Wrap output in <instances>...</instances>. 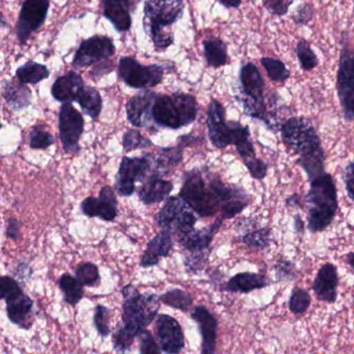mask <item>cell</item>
I'll return each instance as SVG.
<instances>
[{
    "label": "cell",
    "mask_w": 354,
    "mask_h": 354,
    "mask_svg": "<svg viewBox=\"0 0 354 354\" xmlns=\"http://www.w3.org/2000/svg\"><path fill=\"white\" fill-rule=\"evenodd\" d=\"M345 262L347 263L348 266L354 270V252H349L345 256Z\"/></svg>",
    "instance_id": "56"
},
{
    "label": "cell",
    "mask_w": 354,
    "mask_h": 354,
    "mask_svg": "<svg viewBox=\"0 0 354 354\" xmlns=\"http://www.w3.org/2000/svg\"><path fill=\"white\" fill-rule=\"evenodd\" d=\"M50 76L48 68L34 61L26 62L16 70V77L24 84H38Z\"/></svg>",
    "instance_id": "33"
},
{
    "label": "cell",
    "mask_w": 354,
    "mask_h": 354,
    "mask_svg": "<svg viewBox=\"0 0 354 354\" xmlns=\"http://www.w3.org/2000/svg\"><path fill=\"white\" fill-rule=\"evenodd\" d=\"M204 45V55L207 65L209 67L218 69L227 65V46L225 41L219 38H209L203 42Z\"/></svg>",
    "instance_id": "30"
},
{
    "label": "cell",
    "mask_w": 354,
    "mask_h": 354,
    "mask_svg": "<svg viewBox=\"0 0 354 354\" xmlns=\"http://www.w3.org/2000/svg\"><path fill=\"white\" fill-rule=\"evenodd\" d=\"M304 205H306V198H302L299 194H292L291 196L286 200V206L291 207V208L294 209H299V210H302L304 209Z\"/></svg>",
    "instance_id": "52"
},
{
    "label": "cell",
    "mask_w": 354,
    "mask_h": 354,
    "mask_svg": "<svg viewBox=\"0 0 354 354\" xmlns=\"http://www.w3.org/2000/svg\"><path fill=\"white\" fill-rule=\"evenodd\" d=\"M140 352L142 354L161 353L162 349L157 345L152 333L148 330L142 331L140 335Z\"/></svg>",
    "instance_id": "48"
},
{
    "label": "cell",
    "mask_w": 354,
    "mask_h": 354,
    "mask_svg": "<svg viewBox=\"0 0 354 354\" xmlns=\"http://www.w3.org/2000/svg\"><path fill=\"white\" fill-rule=\"evenodd\" d=\"M158 95L152 91L144 90L129 99L126 105V113L131 125L147 129L152 128L155 124L152 117L153 104Z\"/></svg>",
    "instance_id": "15"
},
{
    "label": "cell",
    "mask_w": 354,
    "mask_h": 354,
    "mask_svg": "<svg viewBox=\"0 0 354 354\" xmlns=\"http://www.w3.org/2000/svg\"><path fill=\"white\" fill-rule=\"evenodd\" d=\"M184 13V0H145L144 26L155 50L163 51L174 44L171 28L181 19Z\"/></svg>",
    "instance_id": "4"
},
{
    "label": "cell",
    "mask_w": 354,
    "mask_h": 354,
    "mask_svg": "<svg viewBox=\"0 0 354 354\" xmlns=\"http://www.w3.org/2000/svg\"><path fill=\"white\" fill-rule=\"evenodd\" d=\"M223 219L219 218L209 227H204L202 230H192L187 235L179 238L178 241L182 246L190 252H205L210 248L213 236L216 233L217 230L223 223Z\"/></svg>",
    "instance_id": "29"
},
{
    "label": "cell",
    "mask_w": 354,
    "mask_h": 354,
    "mask_svg": "<svg viewBox=\"0 0 354 354\" xmlns=\"http://www.w3.org/2000/svg\"><path fill=\"white\" fill-rule=\"evenodd\" d=\"M102 15L117 32H127L132 26L131 13L136 9V0H100Z\"/></svg>",
    "instance_id": "20"
},
{
    "label": "cell",
    "mask_w": 354,
    "mask_h": 354,
    "mask_svg": "<svg viewBox=\"0 0 354 354\" xmlns=\"http://www.w3.org/2000/svg\"><path fill=\"white\" fill-rule=\"evenodd\" d=\"M94 324L101 337H105L111 333L109 329V308L98 304L95 308Z\"/></svg>",
    "instance_id": "45"
},
{
    "label": "cell",
    "mask_w": 354,
    "mask_h": 354,
    "mask_svg": "<svg viewBox=\"0 0 354 354\" xmlns=\"http://www.w3.org/2000/svg\"><path fill=\"white\" fill-rule=\"evenodd\" d=\"M343 181L348 198L354 202V159L350 160L344 169Z\"/></svg>",
    "instance_id": "50"
},
{
    "label": "cell",
    "mask_w": 354,
    "mask_h": 354,
    "mask_svg": "<svg viewBox=\"0 0 354 354\" xmlns=\"http://www.w3.org/2000/svg\"><path fill=\"white\" fill-rule=\"evenodd\" d=\"M231 127L230 142L236 147L238 154L241 157L252 179L262 181L266 178L268 165L257 156L254 142L250 138V127L242 125L239 122L229 121Z\"/></svg>",
    "instance_id": "8"
},
{
    "label": "cell",
    "mask_w": 354,
    "mask_h": 354,
    "mask_svg": "<svg viewBox=\"0 0 354 354\" xmlns=\"http://www.w3.org/2000/svg\"><path fill=\"white\" fill-rule=\"evenodd\" d=\"M180 196L201 217L213 216L229 203L250 198L245 190L237 186L227 185L218 177L211 178L207 184L198 171L190 174L186 178Z\"/></svg>",
    "instance_id": "2"
},
{
    "label": "cell",
    "mask_w": 354,
    "mask_h": 354,
    "mask_svg": "<svg viewBox=\"0 0 354 354\" xmlns=\"http://www.w3.org/2000/svg\"><path fill=\"white\" fill-rule=\"evenodd\" d=\"M117 73L129 88L148 90L162 82L165 68L157 64L142 65L133 57H122L118 63Z\"/></svg>",
    "instance_id": "7"
},
{
    "label": "cell",
    "mask_w": 354,
    "mask_h": 354,
    "mask_svg": "<svg viewBox=\"0 0 354 354\" xmlns=\"http://www.w3.org/2000/svg\"><path fill=\"white\" fill-rule=\"evenodd\" d=\"M20 223L18 219L11 217L8 219L7 236L12 239H17L19 238Z\"/></svg>",
    "instance_id": "51"
},
{
    "label": "cell",
    "mask_w": 354,
    "mask_h": 354,
    "mask_svg": "<svg viewBox=\"0 0 354 354\" xmlns=\"http://www.w3.org/2000/svg\"><path fill=\"white\" fill-rule=\"evenodd\" d=\"M152 142L136 129H129L123 136V147L126 152H131L136 149H146L152 146Z\"/></svg>",
    "instance_id": "42"
},
{
    "label": "cell",
    "mask_w": 354,
    "mask_h": 354,
    "mask_svg": "<svg viewBox=\"0 0 354 354\" xmlns=\"http://www.w3.org/2000/svg\"><path fill=\"white\" fill-rule=\"evenodd\" d=\"M159 346L165 353H179L183 349V331L178 321L169 315H159L156 323Z\"/></svg>",
    "instance_id": "18"
},
{
    "label": "cell",
    "mask_w": 354,
    "mask_h": 354,
    "mask_svg": "<svg viewBox=\"0 0 354 354\" xmlns=\"http://www.w3.org/2000/svg\"><path fill=\"white\" fill-rule=\"evenodd\" d=\"M295 55L304 71L310 72L319 65L318 57L306 39H300L295 47Z\"/></svg>",
    "instance_id": "36"
},
{
    "label": "cell",
    "mask_w": 354,
    "mask_h": 354,
    "mask_svg": "<svg viewBox=\"0 0 354 354\" xmlns=\"http://www.w3.org/2000/svg\"><path fill=\"white\" fill-rule=\"evenodd\" d=\"M187 203L181 198H169L157 215V223L163 230H169L177 235L178 239L194 230L196 216L189 211Z\"/></svg>",
    "instance_id": "10"
},
{
    "label": "cell",
    "mask_w": 354,
    "mask_h": 354,
    "mask_svg": "<svg viewBox=\"0 0 354 354\" xmlns=\"http://www.w3.org/2000/svg\"><path fill=\"white\" fill-rule=\"evenodd\" d=\"M294 230H295V233L297 234L299 237L304 236V223L299 214H296L295 216H294Z\"/></svg>",
    "instance_id": "54"
},
{
    "label": "cell",
    "mask_w": 354,
    "mask_h": 354,
    "mask_svg": "<svg viewBox=\"0 0 354 354\" xmlns=\"http://www.w3.org/2000/svg\"><path fill=\"white\" fill-rule=\"evenodd\" d=\"M310 304H312V297L306 290L299 287H295L292 290L289 302H288L292 314L304 315L310 308Z\"/></svg>",
    "instance_id": "38"
},
{
    "label": "cell",
    "mask_w": 354,
    "mask_h": 354,
    "mask_svg": "<svg viewBox=\"0 0 354 354\" xmlns=\"http://www.w3.org/2000/svg\"><path fill=\"white\" fill-rule=\"evenodd\" d=\"M219 3L225 9H239L242 0H219Z\"/></svg>",
    "instance_id": "55"
},
{
    "label": "cell",
    "mask_w": 354,
    "mask_h": 354,
    "mask_svg": "<svg viewBox=\"0 0 354 354\" xmlns=\"http://www.w3.org/2000/svg\"><path fill=\"white\" fill-rule=\"evenodd\" d=\"M153 175L160 176L157 171L156 165L150 156L123 157L115 181V189L122 196H130L136 190V182L145 181Z\"/></svg>",
    "instance_id": "9"
},
{
    "label": "cell",
    "mask_w": 354,
    "mask_h": 354,
    "mask_svg": "<svg viewBox=\"0 0 354 354\" xmlns=\"http://www.w3.org/2000/svg\"><path fill=\"white\" fill-rule=\"evenodd\" d=\"M241 241L250 248H268L271 242L270 227H261V229L252 230L242 236Z\"/></svg>",
    "instance_id": "39"
},
{
    "label": "cell",
    "mask_w": 354,
    "mask_h": 354,
    "mask_svg": "<svg viewBox=\"0 0 354 354\" xmlns=\"http://www.w3.org/2000/svg\"><path fill=\"white\" fill-rule=\"evenodd\" d=\"M24 291L18 285L16 279H14L11 277H3L0 279V296L3 299H7V298L11 297V296L15 295V294L19 293V292Z\"/></svg>",
    "instance_id": "49"
},
{
    "label": "cell",
    "mask_w": 354,
    "mask_h": 354,
    "mask_svg": "<svg viewBox=\"0 0 354 354\" xmlns=\"http://www.w3.org/2000/svg\"><path fill=\"white\" fill-rule=\"evenodd\" d=\"M113 65H111V63L109 64V59L107 61H105V63H103L102 65L100 66H96L95 67V69L93 70L92 72H91V75H96L99 76V77H102L103 75H105V74L111 73V71H113Z\"/></svg>",
    "instance_id": "53"
},
{
    "label": "cell",
    "mask_w": 354,
    "mask_h": 354,
    "mask_svg": "<svg viewBox=\"0 0 354 354\" xmlns=\"http://www.w3.org/2000/svg\"><path fill=\"white\" fill-rule=\"evenodd\" d=\"M261 64L264 67L269 80H272L273 82L283 84L291 76V72L281 59L264 57L261 59Z\"/></svg>",
    "instance_id": "35"
},
{
    "label": "cell",
    "mask_w": 354,
    "mask_h": 354,
    "mask_svg": "<svg viewBox=\"0 0 354 354\" xmlns=\"http://www.w3.org/2000/svg\"><path fill=\"white\" fill-rule=\"evenodd\" d=\"M3 97L8 106L14 111H24L32 104V91L19 80H6L3 86Z\"/></svg>",
    "instance_id": "28"
},
{
    "label": "cell",
    "mask_w": 354,
    "mask_h": 354,
    "mask_svg": "<svg viewBox=\"0 0 354 354\" xmlns=\"http://www.w3.org/2000/svg\"><path fill=\"white\" fill-rule=\"evenodd\" d=\"M315 16V9L310 3H301L296 8L291 20L296 26H308Z\"/></svg>",
    "instance_id": "47"
},
{
    "label": "cell",
    "mask_w": 354,
    "mask_h": 354,
    "mask_svg": "<svg viewBox=\"0 0 354 354\" xmlns=\"http://www.w3.org/2000/svg\"><path fill=\"white\" fill-rule=\"evenodd\" d=\"M7 302L8 317L14 324L22 328L28 329L32 326V306L34 301L24 291L11 296L6 299Z\"/></svg>",
    "instance_id": "24"
},
{
    "label": "cell",
    "mask_w": 354,
    "mask_h": 354,
    "mask_svg": "<svg viewBox=\"0 0 354 354\" xmlns=\"http://www.w3.org/2000/svg\"><path fill=\"white\" fill-rule=\"evenodd\" d=\"M173 188L171 182L161 179L160 176L153 175L145 180L138 194L145 205L158 204L169 196Z\"/></svg>",
    "instance_id": "27"
},
{
    "label": "cell",
    "mask_w": 354,
    "mask_h": 354,
    "mask_svg": "<svg viewBox=\"0 0 354 354\" xmlns=\"http://www.w3.org/2000/svg\"><path fill=\"white\" fill-rule=\"evenodd\" d=\"M275 279L283 283H289L297 277L295 265L291 261L281 259L274 265Z\"/></svg>",
    "instance_id": "44"
},
{
    "label": "cell",
    "mask_w": 354,
    "mask_h": 354,
    "mask_svg": "<svg viewBox=\"0 0 354 354\" xmlns=\"http://www.w3.org/2000/svg\"><path fill=\"white\" fill-rule=\"evenodd\" d=\"M59 287L63 292L66 301L71 306H76L84 297V285L77 277H72L69 273L59 277Z\"/></svg>",
    "instance_id": "34"
},
{
    "label": "cell",
    "mask_w": 354,
    "mask_h": 354,
    "mask_svg": "<svg viewBox=\"0 0 354 354\" xmlns=\"http://www.w3.org/2000/svg\"><path fill=\"white\" fill-rule=\"evenodd\" d=\"M279 131L283 145L297 155L295 165L304 169L308 181L324 173L326 155L310 119L289 118L283 122Z\"/></svg>",
    "instance_id": "1"
},
{
    "label": "cell",
    "mask_w": 354,
    "mask_h": 354,
    "mask_svg": "<svg viewBox=\"0 0 354 354\" xmlns=\"http://www.w3.org/2000/svg\"><path fill=\"white\" fill-rule=\"evenodd\" d=\"M134 337H136V335L129 329L126 328L125 325H119L113 335V349L117 352L129 351L133 344Z\"/></svg>",
    "instance_id": "43"
},
{
    "label": "cell",
    "mask_w": 354,
    "mask_h": 354,
    "mask_svg": "<svg viewBox=\"0 0 354 354\" xmlns=\"http://www.w3.org/2000/svg\"><path fill=\"white\" fill-rule=\"evenodd\" d=\"M161 301L167 306L171 308H178V310L188 312L192 308L194 304V298L190 294L183 290L175 289L167 292L161 296Z\"/></svg>",
    "instance_id": "37"
},
{
    "label": "cell",
    "mask_w": 354,
    "mask_h": 354,
    "mask_svg": "<svg viewBox=\"0 0 354 354\" xmlns=\"http://www.w3.org/2000/svg\"><path fill=\"white\" fill-rule=\"evenodd\" d=\"M339 272L333 263H325L319 268L312 283V290L317 299L326 304H335L337 299Z\"/></svg>",
    "instance_id": "19"
},
{
    "label": "cell",
    "mask_w": 354,
    "mask_h": 354,
    "mask_svg": "<svg viewBox=\"0 0 354 354\" xmlns=\"http://www.w3.org/2000/svg\"><path fill=\"white\" fill-rule=\"evenodd\" d=\"M124 296L122 321L126 328L136 337H140L147 326L156 318L160 308V299L156 294H140L136 287L127 285L122 289Z\"/></svg>",
    "instance_id": "6"
},
{
    "label": "cell",
    "mask_w": 354,
    "mask_h": 354,
    "mask_svg": "<svg viewBox=\"0 0 354 354\" xmlns=\"http://www.w3.org/2000/svg\"><path fill=\"white\" fill-rule=\"evenodd\" d=\"M337 93L344 119L354 120V53L343 44L337 73Z\"/></svg>",
    "instance_id": "11"
},
{
    "label": "cell",
    "mask_w": 354,
    "mask_h": 354,
    "mask_svg": "<svg viewBox=\"0 0 354 354\" xmlns=\"http://www.w3.org/2000/svg\"><path fill=\"white\" fill-rule=\"evenodd\" d=\"M30 147L35 150H46L55 144V138L50 132L43 129L41 126H35L28 136Z\"/></svg>",
    "instance_id": "40"
},
{
    "label": "cell",
    "mask_w": 354,
    "mask_h": 354,
    "mask_svg": "<svg viewBox=\"0 0 354 354\" xmlns=\"http://www.w3.org/2000/svg\"><path fill=\"white\" fill-rule=\"evenodd\" d=\"M82 211L88 217H100L105 221H113L118 215V200L115 190L104 186L99 192V198L88 196L82 203Z\"/></svg>",
    "instance_id": "17"
},
{
    "label": "cell",
    "mask_w": 354,
    "mask_h": 354,
    "mask_svg": "<svg viewBox=\"0 0 354 354\" xmlns=\"http://www.w3.org/2000/svg\"><path fill=\"white\" fill-rule=\"evenodd\" d=\"M272 285L267 275L262 273L240 272L232 277L223 290L233 293L248 294Z\"/></svg>",
    "instance_id": "26"
},
{
    "label": "cell",
    "mask_w": 354,
    "mask_h": 354,
    "mask_svg": "<svg viewBox=\"0 0 354 354\" xmlns=\"http://www.w3.org/2000/svg\"><path fill=\"white\" fill-rule=\"evenodd\" d=\"M295 0H262L265 9L277 17H283L289 12Z\"/></svg>",
    "instance_id": "46"
},
{
    "label": "cell",
    "mask_w": 354,
    "mask_h": 354,
    "mask_svg": "<svg viewBox=\"0 0 354 354\" xmlns=\"http://www.w3.org/2000/svg\"><path fill=\"white\" fill-rule=\"evenodd\" d=\"M152 117L158 127L174 130L183 127L173 97L169 95H158L153 104Z\"/></svg>",
    "instance_id": "23"
},
{
    "label": "cell",
    "mask_w": 354,
    "mask_h": 354,
    "mask_svg": "<svg viewBox=\"0 0 354 354\" xmlns=\"http://www.w3.org/2000/svg\"><path fill=\"white\" fill-rule=\"evenodd\" d=\"M86 84L84 78L75 71H69L59 76L51 86V95L59 102H73L84 90Z\"/></svg>",
    "instance_id": "22"
},
{
    "label": "cell",
    "mask_w": 354,
    "mask_h": 354,
    "mask_svg": "<svg viewBox=\"0 0 354 354\" xmlns=\"http://www.w3.org/2000/svg\"><path fill=\"white\" fill-rule=\"evenodd\" d=\"M310 190L306 198L308 205V230L310 233H321L333 223L339 209L337 189L333 176L321 174L308 181Z\"/></svg>",
    "instance_id": "3"
},
{
    "label": "cell",
    "mask_w": 354,
    "mask_h": 354,
    "mask_svg": "<svg viewBox=\"0 0 354 354\" xmlns=\"http://www.w3.org/2000/svg\"><path fill=\"white\" fill-rule=\"evenodd\" d=\"M239 84L240 95L235 99L243 107L245 115L263 122L271 131L272 121L265 101V82L254 64L248 62L241 66Z\"/></svg>",
    "instance_id": "5"
},
{
    "label": "cell",
    "mask_w": 354,
    "mask_h": 354,
    "mask_svg": "<svg viewBox=\"0 0 354 354\" xmlns=\"http://www.w3.org/2000/svg\"><path fill=\"white\" fill-rule=\"evenodd\" d=\"M207 127L209 138L215 148L225 149L231 145V127L225 119V109L215 99L211 100L207 111Z\"/></svg>",
    "instance_id": "16"
},
{
    "label": "cell",
    "mask_w": 354,
    "mask_h": 354,
    "mask_svg": "<svg viewBox=\"0 0 354 354\" xmlns=\"http://www.w3.org/2000/svg\"><path fill=\"white\" fill-rule=\"evenodd\" d=\"M192 319L198 323L202 335L203 354L214 353L216 351L217 328L218 321L211 314L208 308L203 306H196L192 314Z\"/></svg>",
    "instance_id": "21"
},
{
    "label": "cell",
    "mask_w": 354,
    "mask_h": 354,
    "mask_svg": "<svg viewBox=\"0 0 354 354\" xmlns=\"http://www.w3.org/2000/svg\"><path fill=\"white\" fill-rule=\"evenodd\" d=\"M59 130L64 151L68 154H78L80 140L84 131V120L72 102L63 103L59 109Z\"/></svg>",
    "instance_id": "12"
},
{
    "label": "cell",
    "mask_w": 354,
    "mask_h": 354,
    "mask_svg": "<svg viewBox=\"0 0 354 354\" xmlns=\"http://www.w3.org/2000/svg\"><path fill=\"white\" fill-rule=\"evenodd\" d=\"M76 277L84 286L94 287L100 281L98 267L91 262L82 263L76 267Z\"/></svg>",
    "instance_id": "41"
},
{
    "label": "cell",
    "mask_w": 354,
    "mask_h": 354,
    "mask_svg": "<svg viewBox=\"0 0 354 354\" xmlns=\"http://www.w3.org/2000/svg\"><path fill=\"white\" fill-rule=\"evenodd\" d=\"M171 97H173L176 109H177L178 113H179L182 126L185 127V126L194 123L196 117H198V113L196 97L185 94V93H174Z\"/></svg>",
    "instance_id": "31"
},
{
    "label": "cell",
    "mask_w": 354,
    "mask_h": 354,
    "mask_svg": "<svg viewBox=\"0 0 354 354\" xmlns=\"http://www.w3.org/2000/svg\"><path fill=\"white\" fill-rule=\"evenodd\" d=\"M50 0H24L16 24V36L20 44L28 42L32 35L44 26Z\"/></svg>",
    "instance_id": "13"
},
{
    "label": "cell",
    "mask_w": 354,
    "mask_h": 354,
    "mask_svg": "<svg viewBox=\"0 0 354 354\" xmlns=\"http://www.w3.org/2000/svg\"><path fill=\"white\" fill-rule=\"evenodd\" d=\"M171 250H173L171 232L162 229L149 242L148 248L140 259V266L144 268L155 266L158 264L161 258L169 256Z\"/></svg>",
    "instance_id": "25"
},
{
    "label": "cell",
    "mask_w": 354,
    "mask_h": 354,
    "mask_svg": "<svg viewBox=\"0 0 354 354\" xmlns=\"http://www.w3.org/2000/svg\"><path fill=\"white\" fill-rule=\"evenodd\" d=\"M76 102L82 107V111L91 119H98L103 109L102 97L100 93L92 86H84L78 95Z\"/></svg>",
    "instance_id": "32"
},
{
    "label": "cell",
    "mask_w": 354,
    "mask_h": 354,
    "mask_svg": "<svg viewBox=\"0 0 354 354\" xmlns=\"http://www.w3.org/2000/svg\"><path fill=\"white\" fill-rule=\"evenodd\" d=\"M115 53L113 41L109 37L96 35L80 43L72 66L75 68L90 67L111 59Z\"/></svg>",
    "instance_id": "14"
}]
</instances>
